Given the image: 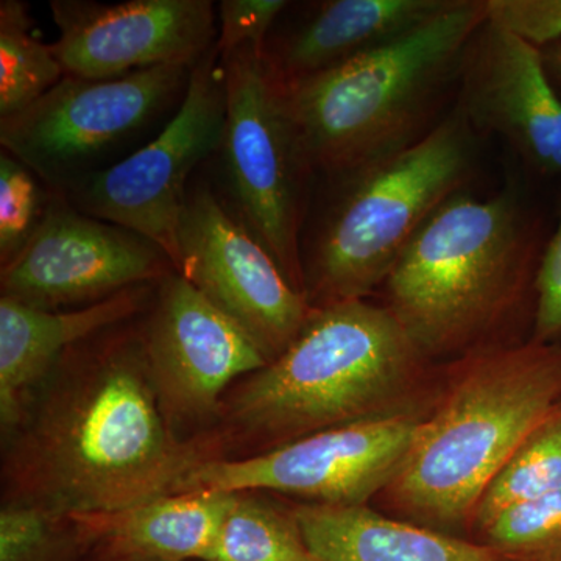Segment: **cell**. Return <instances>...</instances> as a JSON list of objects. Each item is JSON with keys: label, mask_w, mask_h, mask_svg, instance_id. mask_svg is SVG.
Listing matches in <instances>:
<instances>
[{"label": "cell", "mask_w": 561, "mask_h": 561, "mask_svg": "<svg viewBox=\"0 0 561 561\" xmlns=\"http://www.w3.org/2000/svg\"><path fill=\"white\" fill-rule=\"evenodd\" d=\"M58 368L60 382L11 453V501L61 516L125 511L173 493L213 457L208 445L176 440L162 415L140 320L80 343Z\"/></svg>", "instance_id": "obj_1"}, {"label": "cell", "mask_w": 561, "mask_h": 561, "mask_svg": "<svg viewBox=\"0 0 561 561\" xmlns=\"http://www.w3.org/2000/svg\"><path fill=\"white\" fill-rule=\"evenodd\" d=\"M426 362L387 306L330 302L312 308L295 341L236 389L228 420L276 448L331 427L415 413Z\"/></svg>", "instance_id": "obj_2"}, {"label": "cell", "mask_w": 561, "mask_h": 561, "mask_svg": "<svg viewBox=\"0 0 561 561\" xmlns=\"http://www.w3.org/2000/svg\"><path fill=\"white\" fill-rule=\"evenodd\" d=\"M485 21V0H453L389 44L280 84L312 175L360 171L426 136Z\"/></svg>", "instance_id": "obj_3"}, {"label": "cell", "mask_w": 561, "mask_h": 561, "mask_svg": "<svg viewBox=\"0 0 561 561\" xmlns=\"http://www.w3.org/2000/svg\"><path fill=\"white\" fill-rule=\"evenodd\" d=\"M454 381L386 493L411 523L468 538L483 491L561 408V345L476 351Z\"/></svg>", "instance_id": "obj_4"}, {"label": "cell", "mask_w": 561, "mask_h": 561, "mask_svg": "<svg viewBox=\"0 0 561 561\" xmlns=\"http://www.w3.org/2000/svg\"><path fill=\"white\" fill-rule=\"evenodd\" d=\"M538 239L518 194L460 191L432 214L386 279L387 308L427 360L482 350L535 283Z\"/></svg>", "instance_id": "obj_5"}, {"label": "cell", "mask_w": 561, "mask_h": 561, "mask_svg": "<svg viewBox=\"0 0 561 561\" xmlns=\"http://www.w3.org/2000/svg\"><path fill=\"white\" fill-rule=\"evenodd\" d=\"M472 128L456 106L419 142L327 183L323 206L301 234L311 308L367 298L389 278L402 250L470 179Z\"/></svg>", "instance_id": "obj_6"}, {"label": "cell", "mask_w": 561, "mask_h": 561, "mask_svg": "<svg viewBox=\"0 0 561 561\" xmlns=\"http://www.w3.org/2000/svg\"><path fill=\"white\" fill-rule=\"evenodd\" d=\"M227 116L219 149L205 164L228 209L305 294L300 239L312 171L264 51L241 47L220 57ZM306 295V294H305Z\"/></svg>", "instance_id": "obj_7"}, {"label": "cell", "mask_w": 561, "mask_h": 561, "mask_svg": "<svg viewBox=\"0 0 561 561\" xmlns=\"http://www.w3.org/2000/svg\"><path fill=\"white\" fill-rule=\"evenodd\" d=\"M194 66L110 79L65 76L28 108L0 121V149L66 194L150 142L186 98Z\"/></svg>", "instance_id": "obj_8"}, {"label": "cell", "mask_w": 561, "mask_h": 561, "mask_svg": "<svg viewBox=\"0 0 561 561\" xmlns=\"http://www.w3.org/2000/svg\"><path fill=\"white\" fill-rule=\"evenodd\" d=\"M225 116V72L214 44L192 69L186 98L172 121L130 157L62 197L81 213L158 243L176 267V232L187 187L219 149Z\"/></svg>", "instance_id": "obj_9"}, {"label": "cell", "mask_w": 561, "mask_h": 561, "mask_svg": "<svg viewBox=\"0 0 561 561\" xmlns=\"http://www.w3.org/2000/svg\"><path fill=\"white\" fill-rule=\"evenodd\" d=\"M419 413L331 427L242 459L195 465L173 493L278 491L312 504L365 505L389 489L419 437Z\"/></svg>", "instance_id": "obj_10"}, {"label": "cell", "mask_w": 561, "mask_h": 561, "mask_svg": "<svg viewBox=\"0 0 561 561\" xmlns=\"http://www.w3.org/2000/svg\"><path fill=\"white\" fill-rule=\"evenodd\" d=\"M176 243V272L241 327L268 362L300 334L312 311L308 298L225 206L205 165L187 187Z\"/></svg>", "instance_id": "obj_11"}, {"label": "cell", "mask_w": 561, "mask_h": 561, "mask_svg": "<svg viewBox=\"0 0 561 561\" xmlns=\"http://www.w3.org/2000/svg\"><path fill=\"white\" fill-rule=\"evenodd\" d=\"M176 272L158 243L73 208L54 192L35 238L0 267L3 298L43 309L87 308Z\"/></svg>", "instance_id": "obj_12"}, {"label": "cell", "mask_w": 561, "mask_h": 561, "mask_svg": "<svg viewBox=\"0 0 561 561\" xmlns=\"http://www.w3.org/2000/svg\"><path fill=\"white\" fill-rule=\"evenodd\" d=\"M147 371L169 426L219 411L231 382L268 364L253 339L173 272L140 320Z\"/></svg>", "instance_id": "obj_13"}, {"label": "cell", "mask_w": 561, "mask_h": 561, "mask_svg": "<svg viewBox=\"0 0 561 561\" xmlns=\"http://www.w3.org/2000/svg\"><path fill=\"white\" fill-rule=\"evenodd\" d=\"M60 36L51 49L66 76L110 79L154 66H195L216 44L210 0H51Z\"/></svg>", "instance_id": "obj_14"}, {"label": "cell", "mask_w": 561, "mask_h": 561, "mask_svg": "<svg viewBox=\"0 0 561 561\" xmlns=\"http://www.w3.org/2000/svg\"><path fill=\"white\" fill-rule=\"evenodd\" d=\"M457 106L472 131L501 136L542 175H561V95L542 51L485 24L465 51Z\"/></svg>", "instance_id": "obj_15"}, {"label": "cell", "mask_w": 561, "mask_h": 561, "mask_svg": "<svg viewBox=\"0 0 561 561\" xmlns=\"http://www.w3.org/2000/svg\"><path fill=\"white\" fill-rule=\"evenodd\" d=\"M158 283L121 291L87 308L43 311L0 297V420L11 431L22 420L28 394L77 345L142 316Z\"/></svg>", "instance_id": "obj_16"}, {"label": "cell", "mask_w": 561, "mask_h": 561, "mask_svg": "<svg viewBox=\"0 0 561 561\" xmlns=\"http://www.w3.org/2000/svg\"><path fill=\"white\" fill-rule=\"evenodd\" d=\"M453 0H328L297 25L273 31L264 61L279 84L295 83L381 47L440 14Z\"/></svg>", "instance_id": "obj_17"}, {"label": "cell", "mask_w": 561, "mask_h": 561, "mask_svg": "<svg viewBox=\"0 0 561 561\" xmlns=\"http://www.w3.org/2000/svg\"><path fill=\"white\" fill-rule=\"evenodd\" d=\"M236 493L187 491L101 515L69 516L88 553L138 561H201Z\"/></svg>", "instance_id": "obj_18"}, {"label": "cell", "mask_w": 561, "mask_h": 561, "mask_svg": "<svg viewBox=\"0 0 561 561\" xmlns=\"http://www.w3.org/2000/svg\"><path fill=\"white\" fill-rule=\"evenodd\" d=\"M291 512L321 561H507L470 538L387 518L367 505L308 504Z\"/></svg>", "instance_id": "obj_19"}, {"label": "cell", "mask_w": 561, "mask_h": 561, "mask_svg": "<svg viewBox=\"0 0 561 561\" xmlns=\"http://www.w3.org/2000/svg\"><path fill=\"white\" fill-rule=\"evenodd\" d=\"M201 561H321L294 512L236 493L230 511Z\"/></svg>", "instance_id": "obj_20"}, {"label": "cell", "mask_w": 561, "mask_h": 561, "mask_svg": "<svg viewBox=\"0 0 561 561\" xmlns=\"http://www.w3.org/2000/svg\"><path fill=\"white\" fill-rule=\"evenodd\" d=\"M33 25L28 3L0 2V121L28 108L66 76Z\"/></svg>", "instance_id": "obj_21"}, {"label": "cell", "mask_w": 561, "mask_h": 561, "mask_svg": "<svg viewBox=\"0 0 561 561\" xmlns=\"http://www.w3.org/2000/svg\"><path fill=\"white\" fill-rule=\"evenodd\" d=\"M557 491H561V408L531 432L483 491L471 534L476 537L513 505Z\"/></svg>", "instance_id": "obj_22"}, {"label": "cell", "mask_w": 561, "mask_h": 561, "mask_svg": "<svg viewBox=\"0 0 561 561\" xmlns=\"http://www.w3.org/2000/svg\"><path fill=\"white\" fill-rule=\"evenodd\" d=\"M88 548L69 516L10 501L0 512V561H84Z\"/></svg>", "instance_id": "obj_23"}, {"label": "cell", "mask_w": 561, "mask_h": 561, "mask_svg": "<svg viewBox=\"0 0 561 561\" xmlns=\"http://www.w3.org/2000/svg\"><path fill=\"white\" fill-rule=\"evenodd\" d=\"M472 541L507 561H561V491L513 505Z\"/></svg>", "instance_id": "obj_24"}, {"label": "cell", "mask_w": 561, "mask_h": 561, "mask_svg": "<svg viewBox=\"0 0 561 561\" xmlns=\"http://www.w3.org/2000/svg\"><path fill=\"white\" fill-rule=\"evenodd\" d=\"M54 191L24 162L0 151V267L31 243L49 213Z\"/></svg>", "instance_id": "obj_25"}, {"label": "cell", "mask_w": 561, "mask_h": 561, "mask_svg": "<svg viewBox=\"0 0 561 561\" xmlns=\"http://www.w3.org/2000/svg\"><path fill=\"white\" fill-rule=\"evenodd\" d=\"M290 2L286 0H221L217 5L216 46L220 57L241 47L264 51L273 25Z\"/></svg>", "instance_id": "obj_26"}, {"label": "cell", "mask_w": 561, "mask_h": 561, "mask_svg": "<svg viewBox=\"0 0 561 561\" xmlns=\"http://www.w3.org/2000/svg\"><path fill=\"white\" fill-rule=\"evenodd\" d=\"M486 21L538 49L561 41V0H485Z\"/></svg>", "instance_id": "obj_27"}, {"label": "cell", "mask_w": 561, "mask_h": 561, "mask_svg": "<svg viewBox=\"0 0 561 561\" xmlns=\"http://www.w3.org/2000/svg\"><path fill=\"white\" fill-rule=\"evenodd\" d=\"M534 294L531 341L561 345V213L556 231L541 251Z\"/></svg>", "instance_id": "obj_28"}, {"label": "cell", "mask_w": 561, "mask_h": 561, "mask_svg": "<svg viewBox=\"0 0 561 561\" xmlns=\"http://www.w3.org/2000/svg\"><path fill=\"white\" fill-rule=\"evenodd\" d=\"M541 51L546 70H548L549 77H551L557 90L561 92V41L545 47Z\"/></svg>", "instance_id": "obj_29"}, {"label": "cell", "mask_w": 561, "mask_h": 561, "mask_svg": "<svg viewBox=\"0 0 561 561\" xmlns=\"http://www.w3.org/2000/svg\"><path fill=\"white\" fill-rule=\"evenodd\" d=\"M84 561H138L128 559H116V557L101 556V553H88Z\"/></svg>", "instance_id": "obj_30"}]
</instances>
